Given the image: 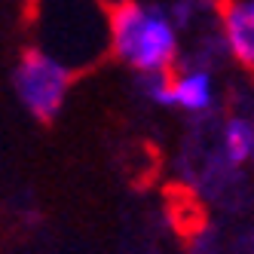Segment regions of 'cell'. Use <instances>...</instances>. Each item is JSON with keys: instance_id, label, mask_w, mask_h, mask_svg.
<instances>
[{"instance_id": "obj_3", "label": "cell", "mask_w": 254, "mask_h": 254, "mask_svg": "<svg viewBox=\"0 0 254 254\" xmlns=\"http://www.w3.org/2000/svg\"><path fill=\"white\" fill-rule=\"evenodd\" d=\"M70 83H74V70L37 46L25 49L12 70L15 95H19L25 111L40 123H49L62 114Z\"/></svg>"}, {"instance_id": "obj_6", "label": "cell", "mask_w": 254, "mask_h": 254, "mask_svg": "<svg viewBox=\"0 0 254 254\" xmlns=\"http://www.w3.org/2000/svg\"><path fill=\"white\" fill-rule=\"evenodd\" d=\"M217 159L227 169H242L254 159V117L233 114L217 129Z\"/></svg>"}, {"instance_id": "obj_2", "label": "cell", "mask_w": 254, "mask_h": 254, "mask_svg": "<svg viewBox=\"0 0 254 254\" xmlns=\"http://www.w3.org/2000/svg\"><path fill=\"white\" fill-rule=\"evenodd\" d=\"M107 9L101 0H34L37 49L70 70L107 52Z\"/></svg>"}, {"instance_id": "obj_1", "label": "cell", "mask_w": 254, "mask_h": 254, "mask_svg": "<svg viewBox=\"0 0 254 254\" xmlns=\"http://www.w3.org/2000/svg\"><path fill=\"white\" fill-rule=\"evenodd\" d=\"M107 52L138 77H159L181 62V31L166 6L123 0L107 15Z\"/></svg>"}, {"instance_id": "obj_4", "label": "cell", "mask_w": 254, "mask_h": 254, "mask_svg": "<svg viewBox=\"0 0 254 254\" xmlns=\"http://www.w3.org/2000/svg\"><path fill=\"white\" fill-rule=\"evenodd\" d=\"M147 95L187 117H208L217 107V77L202 62H178L169 74L141 77Z\"/></svg>"}, {"instance_id": "obj_5", "label": "cell", "mask_w": 254, "mask_h": 254, "mask_svg": "<svg viewBox=\"0 0 254 254\" xmlns=\"http://www.w3.org/2000/svg\"><path fill=\"white\" fill-rule=\"evenodd\" d=\"M217 37L224 52L254 70V0H227L217 9Z\"/></svg>"}]
</instances>
